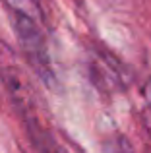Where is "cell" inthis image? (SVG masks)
<instances>
[{
    "label": "cell",
    "mask_w": 151,
    "mask_h": 153,
    "mask_svg": "<svg viewBox=\"0 0 151 153\" xmlns=\"http://www.w3.org/2000/svg\"><path fill=\"white\" fill-rule=\"evenodd\" d=\"M12 2L16 4V8H18V12H21V8H25V4L29 2V0H12Z\"/></svg>",
    "instance_id": "1"
}]
</instances>
